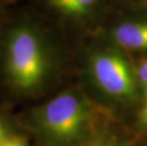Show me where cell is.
Masks as SVG:
<instances>
[{
    "label": "cell",
    "instance_id": "obj_3",
    "mask_svg": "<svg viewBox=\"0 0 147 146\" xmlns=\"http://www.w3.org/2000/svg\"><path fill=\"white\" fill-rule=\"evenodd\" d=\"M110 37L96 36L88 51L89 74L102 92L120 101H133L140 88L136 67Z\"/></svg>",
    "mask_w": 147,
    "mask_h": 146
},
{
    "label": "cell",
    "instance_id": "obj_8",
    "mask_svg": "<svg viewBox=\"0 0 147 146\" xmlns=\"http://www.w3.org/2000/svg\"><path fill=\"white\" fill-rule=\"evenodd\" d=\"M0 146H27V143L22 137L10 133L0 141Z\"/></svg>",
    "mask_w": 147,
    "mask_h": 146
},
{
    "label": "cell",
    "instance_id": "obj_10",
    "mask_svg": "<svg viewBox=\"0 0 147 146\" xmlns=\"http://www.w3.org/2000/svg\"><path fill=\"white\" fill-rule=\"evenodd\" d=\"M140 122L147 127V101H145L144 105L140 111Z\"/></svg>",
    "mask_w": 147,
    "mask_h": 146
},
{
    "label": "cell",
    "instance_id": "obj_6",
    "mask_svg": "<svg viewBox=\"0 0 147 146\" xmlns=\"http://www.w3.org/2000/svg\"><path fill=\"white\" fill-rule=\"evenodd\" d=\"M75 146H132L124 142L118 141L112 138H94V139L84 141Z\"/></svg>",
    "mask_w": 147,
    "mask_h": 146
},
{
    "label": "cell",
    "instance_id": "obj_11",
    "mask_svg": "<svg viewBox=\"0 0 147 146\" xmlns=\"http://www.w3.org/2000/svg\"><path fill=\"white\" fill-rule=\"evenodd\" d=\"M11 1H13V0H0V4L4 5V6H8Z\"/></svg>",
    "mask_w": 147,
    "mask_h": 146
},
{
    "label": "cell",
    "instance_id": "obj_9",
    "mask_svg": "<svg viewBox=\"0 0 147 146\" xmlns=\"http://www.w3.org/2000/svg\"><path fill=\"white\" fill-rule=\"evenodd\" d=\"M9 13H10V12L7 10V6L0 4V44H1L2 36H3V33H4L5 26H6V23H7Z\"/></svg>",
    "mask_w": 147,
    "mask_h": 146
},
{
    "label": "cell",
    "instance_id": "obj_7",
    "mask_svg": "<svg viewBox=\"0 0 147 146\" xmlns=\"http://www.w3.org/2000/svg\"><path fill=\"white\" fill-rule=\"evenodd\" d=\"M136 69L140 89L143 92L145 101H147V58L142 59L139 62Z\"/></svg>",
    "mask_w": 147,
    "mask_h": 146
},
{
    "label": "cell",
    "instance_id": "obj_5",
    "mask_svg": "<svg viewBox=\"0 0 147 146\" xmlns=\"http://www.w3.org/2000/svg\"><path fill=\"white\" fill-rule=\"evenodd\" d=\"M109 37L123 50L147 51V19L128 17L116 22Z\"/></svg>",
    "mask_w": 147,
    "mask_h": 146
},
{
    "label": "cell",
    "instance_id": "obj_4",
    "mask_svg": "<svg viewBox=\"0 0 147 146\" xmlns=\"http://www.w3.org/2000/svg\"><path fill=\"white\" fill-rule=\"evenodd\" d=\"M35 11L60 32L80 30L102 15L106 0H32Z\"/></svg>",
    "mask_w": 147,
    "mask_h": 146
},
{
    "label": "cell",
    "instance_id": "obj_1",
    "mask_svg": "<svg viewBox=\"0 0 147 146\" xmlns=\"http://www.w3.org/2000/svg\"><path fill=\"white\" fill-rule=\"evenodd\" d=\"M58 29L34 11L9 13L0 44V79L14 94L32 97L57 78Z\"/></svg>",
    "mask_w": 147,
    "mask_h": 146
},
{
    "label": "cell",
    "instance_id": "obj_2",
    "mask_svg": "<svg viewBox=\"0 0 147 146\" xmlns=\"http://www.w3.org/2000/svg\"><path fill=\"white\" fill-rule=\"evenodd\" d=\"M94 114V104L84 92L67 88L37 107L32 123L46 145L75 146L86 141Z\"/></svg>",
    "mask_w": 147,
    "mask_h": 146
}]
</instances>
